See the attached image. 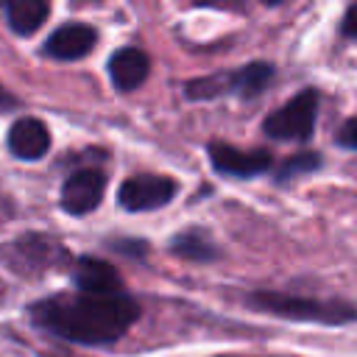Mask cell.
Segmentation results:
<instances>
[{
	"instance_id": "1",
	"label": "cell",
	"mask_w": 357,
	"mask_h": 357,
	"mask_svg": "<svg viewBox=\"0 0 357 357\" xmlns=\"http://www.w3.org/2000/svg\"><path fill=\"white\" fill-rule=\"evenodd\" d=\"M31 318L36 326H42L56 337L103 346L126 335V329L139 318V304L126 293L53 296V298L36 301L31 307Z\"/></svg>"
},
{
	"instance_id": "2",
	"label": "cell",
	"mask_w": 357,
	"mask_h": 357,
	"mask_svg": "<svg viewBox=\"0 0 357 357\" xmlns=\"http://www.w3.org/2000/svg\"><path fill=\"white\" fill-rule=\"evenodd\" d=\"M248 304L259 312L279 315L287 321H307V324H349L357 321V310L346 301H318L276 290H257L248 296Z\"/></svg>"
},
{
	"instance_id": "3",
	"label": "cell",
	"mask_w": 357,
	"mask_h": 357,
	"mask_svg": "<svg viewBox=\"0 0 357 357\" xmlns=\"http://www.w3.org/2000/svg\"><path fill=\"white\" fill-rule=\"evenodd\" d=\"M0 259L8 265V271H14L20 276H42V273L53 271L59 262H64L67 254L50 237L25 234V237H17V240L6 243L0 248Z\"/></svg>"
},
{
	"instance_id": "4",
	"label": "cell",
	"mask_w": 357,
	"mask_h": 357,
	"mask_svg": "<svg viewBox=\"0 0 357 357\" xmlns=\"http://www.w3.org/2000/svg\"><path fill=\"white\" fill-rule=\"evenodd\" d=\"M315 114H318V92L301 89L284 106H279L265 117L262 131L273 139H307L315 128Z\"/></svg>"
},
{
	"instance_id": "5",
	"label": "cell",
	"mask_w": 357,
	"mask_h": 357,
	"mask_svg": "<svg viewBox=\"0 0 357 357\" xmlns=\"http://www.w3.org/2000/svg\"><path fill=\"white\" fill-rule=\"evenodd\" d=\"M176 195V181L167 176H131L120 184L117 201L128 212H151L170 204Z\"/></svg>"
},
{
	"instance_id": "6",
	"label": "cell",
	"mask_w": 357,
	"mask_h": 357,
	"mask_svg": "<svg viewBox=\"0 0 357 357\" xmlns=\"http://www.w3.org/2000/svg\"><path fill=\"white\" fill-rule=\"evenodd\" d=\"M106 190V176L95 167H81L61 184V209L70 215H86L98 209Z\"/></svg>"
},
{
	"instance_id": "7",
	"label": "cell",
	"mask_w": 357,
	"mask_h": 357,
	"mask_svg": "<svg viewBox=\"0 0 357 357\" xmlns=\"http://www.w3.org/2000/svg\"><path fill=\"white\" fill-rule=\"evenodd\" d=\"M209 159H212V167L218 173L237 176V178H251L257 173H265L273 162L268 151H240V148L226 145V142H212Z\"/></svg>"
},
{
	"instance_id": "8",
	"label": "cell",
	"mask_w": 357,
	"mask_h": 357,
	"mask_svg": "<svg viewBox=\"0 0 357 357\" xmlns=\"http://www.w3.org/2000/svg\"><path fill=\"white\" fill-rule=\"evenodd\" d=\"M98 42V31L92 25H84V22H67L61 28H56L47 42H45V53L50 59H59V61H75V59H84Z\"/></svg>"
},
{
	"instance_id": "9",
	"label": "cell",
	"mask_w": 357,
	"mask_h": 357,
	"mask_svg": "<svg viewBox=\"0 0 357 357\" xmlns=\"http://www.w3.org/2000/svg\"><path fill=\"white\" fill-rule=\"evenodd\" d=\"M6 145H8V151L17 159L33 162V159H42L47 153V148H50V131L36 117H20V120L11 123L8 137H6Z\"/></svg>"
},
{
	"instance_id": "10",
	"label": "cell",
	"mask_w": 357,
	"mask_h": 357,
	"mask_svg": "<svg viewBox=\"0 0 357 357\" xmlns=\"http://www.w3.org/2000/svg\"><path fill=\"white\" fill-rule=\"evenodd\" d=\"M73 282L81 293H95V296H114L123 293V279L120 273L95 257H81L73 268Z\"/></svg>"
},
{
	"instance_id": "11",
	"label": "cell",
	"mask_w": 357,
	"mask_h": 357,
	"mask_svg": "<svg viewBox=\"0 0 357 357\" xmlns=\"http://www.w3.org/2000/svg\"><path fill=\"white\" fill-rule=\"evenodd\" d=\"M148 70H151V61L139 47H120L109 59V78L120 92L137 89L148 78Z\"/></svg>"
},
{
	"instance_id": "12",
	"label": "cell",
	"mask_w": 357,
	"mask_h": 357,
	"mask_svg": "<svg viewBox=\"0 0 357 357\" xmlns=\"http://www.w3.org/2000/svg\"><path fill=\"white\" fill-rule=\"evenodd\" d=\"M3 8L17 33H33L47 20V0H3Z\"/></svg>"
},
{
	"instance_id": "13",
	"label": "cell",
	"mask_w": 357,
	"mask_h": 357,
	"mask_svg": "<svg viewBox=\"0 0 357 357\" xmlns=\"http://www.w3.org/2000/svg\"><path fill=\"white\" fill-rule=\"evenodd\" d=\"M170 251L178 254L181 259H190V262H209V259L218 257L215 243L204 231H198V229H190V231L176 234L173 243H170Z\"/></svg>"
},
{
	"instance_id": "14",
	"label": "cell",
	"mask_w": 357,
	"mask_h": 357,
	"mask_svg": "<svg viewBox=\"0 0 357 357\" xmlns=\"http://www.w3.org/2000/svg\"><path fill=\"white\" fill-rule=\"evenodd\" d=\"M271 78H273L271 64H262V61L245 64L243 70L231 73V92H237L240 98H254L271 84Z\"/></svg>"
},
{
	"instance_id": "15",
	"label": "cell",
	"mask_w": 357,
	"mask_h": 357,
	"mask_svg": "<svg viewBox=\"0 0 357 357\" xmlns=\"http://www.w3.org/2000/svg\"><path fill=\"white\" fill-rule=\"evenodd\" d=\"M220 92H231V75H209V78H195L187 84V98L192 100H206Z\"/></svg>"
},
{
	"instance_id": "16",
	"label": "cell",
	"mask_w": 357,
	"mask_h": 357,
	"mask_svg": "<svg viewBox=\"0 0 357 357\" xmlns=\"http://www.w3.org/2000/svg\"><path fill=\"white\" fill-rule=\"evenodd\" d=\"M318 165H321V156L312 153V151H304V153H296V156L284 159V162L279 165V170H276V178H279V181H287V178H296V176H301V173L315 170Z\"/></svg>"
},
{
	"instance_id": "17",
	"label": "cell",
	"mask_w": 357,
	"mask_h": 357,
	"mask_svg": "<svg viewBox=\"0 0 357 357\" xmlns=\"http://www.w3.org/2000/svg\"><path fill=\"white\" fill-rule=\"evenodd\" d=\"M337 142L346 145V148H354V151H357V117H351V120H346V123L340 126V131H337Z\"/></svg>"
},
{
	"instance_id": "18",
	"label": "cell",
	"mask_w": 357,
	"mask_h": 357,
	"mask_svg": "<svg viewBox=\"0 0 357 357\" xmlns=\"http://www.w3.org/2000/svg\"><path fill=\"white\" fill-rule=\"evenodd\" d=\"M343 33L346 36H351V39H357V3L346 11V20H343Z\"/></svg>"
},
{
	"instance_id": "19",
	"label": "cell",
	"mask_w": 357,
	"mask_h": 357,
	"mask_svg": "<svg viewBox=\"0 0 357 357\" xmlns=\"http://www.w3.org/2000/svg\"><path fill=\"white\" fill-rule=\"evenodd\" d=\"M117 248H120V251H128V254H145V243H139V240H137V243L126 240V243H120Z\"/></svg>"
},
{
	"instance_id": "20",
	"label": "cell",
	"mask_w": 357,
	"mask_h": 357,
	"mask_svg": "<svg viewBox=\"0 0 357 357\" xmlns=\"http://www.w3.org/2000/svg\"><path fill=\"white\" fill-rule=\"evenodd\" d=\"M0 103H6V106H11V103H14V98H8V95L3 92V86H0Z\"/></svg>"
},
{
	"instance_id": "21",
	"label": "cell",
	"mask_w": 357,
	"mask_h": 357,
	"mask_svg": "<svg viewBox=\"0 0 357 357\" xmlns=\"http://www.w3.org/2000/svg\"><path fill=\"white\" fill-rule=\"evenodd\" d=\"M259 3H268V6H276V3H282V0H259Z\"/></svg>"
},
{
	"instance_id": "22",
	"label": "cell",
	"mask_w": 357,
	"mask_h": 357,
	"mask_svg": "<svg viewBox=\"0 0 357 357\" xmlns=\"http://www.w3.org/2000/svg\"><path fill=\"white\" fill-rule=\"evenodd\" d=\"M204 3H226V0H204Z\"/></svg>"
},
{
	"instance_id": "23",
	"label": "cell",
	"mask_w": 357,
	"mask_h": 357,
	"mask_svg": "<svg viewBox=\"0 0 357 357\" xmlns=\"http://www.w3.org/2000/svg\"><path fill=\"white\" fill-rule=\"evenodd\" d=\"M53 357H73V354H53Z\"/></svg>"
}]
</instances>
